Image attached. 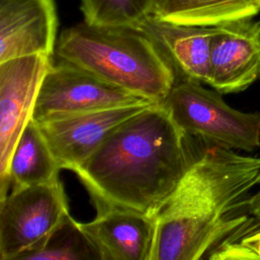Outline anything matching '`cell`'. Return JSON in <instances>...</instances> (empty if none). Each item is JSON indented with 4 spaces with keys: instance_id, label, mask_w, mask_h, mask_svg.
Masks as SVG:
<instances>
[{
    "instance_id": "15",
    "label": "cell",
    "mask_w": 260,
    "mask_h": 260,
    "mask_svg": "<svg viewBox=\"0 0 260 260\" xmlns=\"http://www.w3.org/2000/svg\"><path fill=\"white\" fill-rule=\"evenodd\" d=\"M99 254L79 222L67 214L41 242L22 253L17 260H89Z\"/></svg>"
},
{
    "instance_id": "9",
    "label": "cell",
    "mask_w": 260,
    "mask_h": 260,
    "mask_svg": "<svg viewBox=\"0 0 260 260\" xmlns=\"http://www.w3.org/2000/svg\"><path fill=\"white\" fill-rule=\"evenodd\" d=\"M207 85L237 93L260 79V21L242 18L213 26Z\"/></svg>"
},
{
    "instance_id": "18",
    "label": "cell",
    "mask_w": 260,
    "mask_h": 260,
    "mask_svg": "<svg viewBox=\"0 0 260 260\" xmlns=\"http://www.w3.org/2000/svg\"><path fill=\"white\" fill-rule=\"evenodd\" d=\"M245 211L253 220L256 219V225L260 223V188L246 199Z\"/></svg>"
},
{
    "instance_id": "4",
    "label": "cell",
    "mask_w": 260,
    "mask_h": 260,
    "mask_svg": "<svg viewBox=\"0 0 260 260\" xmlns=\"http://www.w3.org/2000/svg\"><path fill=\"white\" fill-rule=\"evenodd\" d=\"M164 106L187 136L207 145L246 152L260 147V114L232 108L202 83L176 81Z\"/></svg>"
},
{
    "instance_id": "5",
    "label": "cell",
    "mask_w": 260,
    "mask_h": 260,
    "mask_svg": "<svg viewBox=\"0 0 260 260\" xmlns=\"http://www.w3.org/2000/svg\"><path fill=\"white\" fill-rule=\"evenodd\" d=\"M67 214L68 202L59 178L11 190L0 200V259L17 260Z\"/></svg>"
},
{
    "instance_id": "12",
    "label": "cell",
    "mask_w": 260,
    "mask_h": 260,
    "mask_svg": "<svg viewBox=\"0 0 260 260\" xmlns=\"http://www.w3.org/2000/svg\"><path fill=\"white\" fill-rule=\"evenodd\" d=\"M136 27L146 35L169 63L176 81L207 84L213 26L181 24L149 15Z\"/></svg>"
},
{
    "instance_id": "3",
    "label": "cell",
    "mask_w": 260,
    "mask_h": 260,
    "mask_svg": "<svg viewBox=\"0 0 260 260\" xmlns=\"http://www.w3.org/2000/svg\"><path fill=\"white\" fill-rule=\"evenodd\" d=\"M60 61L155 104H164L177 78L153 43L134 26H104L83 20L63 30Z\"/></svg>"
},
{
    "instance_id": "16",
    "label": "cell",
    "mask_w": 260,
    "mask_h": 260,
    "mask_svg": "<svg viewBox=\"0 0 260 260\" xmlns=\"http://www.w3.org/2000/svg\"><path fill=\"white\" fill-rule=\"evenodd\" d=\"M153 0H81L84 21L104 26H134L151 15Z\"/></svg>"
},
{
    "instance_id": "7",
    "label": "cell",
    "mask_w": 260,
    "mask_h": 260,
    "mask_svg": "<svg viewBox=\"0 0 260 260\" xmlns=\"http://www.w3.org/2000/svg\"><path fill=\"white\" fill-rule=\"evenodd\" d=\"M52 56L36 54L0 62V200L8 194L9 161L24 127L32 119Z\"/></svg>"
},
{
    "instance_id": "10",
    "label": "cell",
    "mask_w": 260,
    "mask_h": 260,
    "mask_svg": "<svg viewBox=\"0 0 260 260\" xmlns=\"http://www.w3.org/2000/svg\"><path fill=\"white\" fill-rule=\"evenodd\" d=\"M54 0H0V62L44 54L56 48Z\"/></svg>"
},
{
    "instance_id": "2",
    "label": "cell",
    "mask_w": 260,
    "mask_h": 260,
    "mask_svg": "<svg viewBox=\"0 0 260 260\" xmlns=\"http://www.w3.org/2000/svg\"><path fill=\"white\" fill-rule=\"evenodd\" d=\"M260 187V156L209 145L197 153L155 217L151 260L207 259L253 219L245 201Z\"/></svg>"
},
{
    "instance_id": "6",
    "label": "cell",
    "mask_w": 260,
    "mask_h": 260,
    "mask_svg": "<svg viewBox=\"0 0 260 260\" xmlns=\"http://www.w3.org/2000/svg\"><path fill=\"white\" fill-rule=\"evenodd\" d=\"M147 103L153 102L59 60L58 64L52 65L43 79L32 119L43 122L96 110Z\"/></svg>"
},
{
    "instance_id": "14",
    "label": "cell",
    "mask_w": 260,
    "mask_h": 260,
    "mask_svg": "<svg viewBox=\"0 0 260 260\" xmlns=\"http://www.w3.org/2000/svg\"><path fill=\"white\" fill-rule=\"evenodd\" d=\"M61 168L34 119L24 127L12 152L7 182L11 190L43 184L58 178Z\"/></svg>"
},
{
    "instance_id": "8",
    "label": "cell",
    "mask_w": 260,
    "mask_h": 260,
    "mask_svg": "<svg viewBox=\"0 0 260 260\" xmlns=\"http://www.w3.org/2000/svg\"><path fill=\"white\" fill-rule=\"evenodd\" d=\"M153 104L96 110L38 124L59 167L74 172L119 125Z\"/></svg>"
},
{
    "instance_id": "1",
    "label": "cell",
    "mask_w": 260,
    "mask_h": 260,
    "mask_svg": "<svg viewBox=\"0 0 260 260\" xmlns=\"http://www.w3.org/2000/svg\"><path fill=\"white\" fill-rule=\"evenodd\" d=\"M164 104L119 125L74 173L96 209L117 207L155 218L197 155Z\"/></svg>"
},
{
    "instance_id": "19",
    "label": "cell",
    "mask_w": 260,
    "mask_h": 260,
    "mask_svg": "<svg viewBox=\"0 0 260 260\" xmlns=\"http://www.w3.org/2000/svg\"><path fill=\"white\" fill-rule=\"evenodd\" d=\"M256 1H257V2H258V4L260 5V0H256Z\"/></svg>"
},
{
    "instance_id": "17",
    "label": "cell",
    "mask_w": 260,
    "mask_h": 260,
    "mask_svg": "<svg viewBox=\"0 0 260 260\" xmlns=\"http://www.w3.org/2000/svg\"><path fill=\"white\" fill-rule=\"evenodd\" d=\"M210 260L260 259V223L225 239L208 256Z\"/></svg>"
},
{
    "instance_id": "11",
    "label": "cell",
    "mask_w": 260,
    "mask_h": 260,
    "mask_svg": "<svg viewBox=\"0 0 260 260\" xmlns=\"http://www.w3.org/2000/svg\"><path fill=\"white\" fill-rule=\"evenodd\" d=\"M96 216L79 226L100 260H151L155 218L117 207L96 209Z\"/></svg>"
},
{
    "instance_id": "13",
    "label": "cell",
    "mask_w": 260,
    "mask_h": 260,
    "mask_svg": "<svg viewBox=\"0 0 260 260\" xmlns=\"http://www.w3.org/2000/svg\"><path fill=\"white\" fill-rule=\"evenodd\" d=\"M260 12L256 0H153L151 15L181 24L214 26Z\"/></svg>"
}]
</instances>
